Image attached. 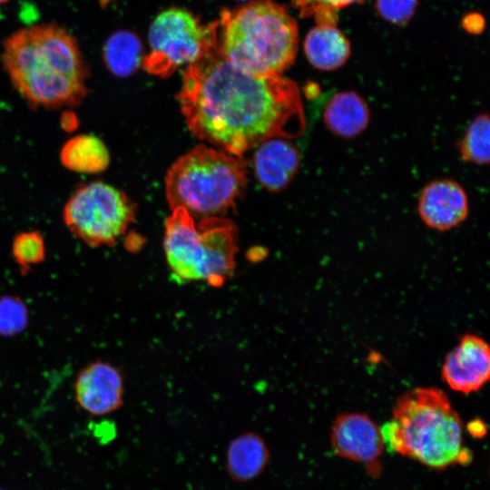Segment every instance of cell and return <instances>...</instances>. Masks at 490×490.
Segmentation results:
<instances>
[{"label":"cell","mask_w":490,"mask_h":490,"mask_svg":"<svg viewBox=\"0 0 490 490\" xmlns=\"http://www.w3.org/2000/svg\"><path fill=\"white\" fill-rule=\"evenodd\" d=\"M178 101L195 136L239 157L265 140L294 138L305 130L297 84L234 66L218 42L187 66Z\"/></svg>","instance_id":"cell-1"},{"label":"cell","mask_w":490,"mask_h":490,"mask_svg":"<svg viewBox=\"0 0 490 490\" xmlns=\"http://www.w3.org/2000/svg\"><path fill=\"white\" fill-rule=\"evenodd\" d=\"M0 60L31 107H72L88 93L90 69L77 39L56 23L16 30L5 39Z\"/></svg>","instance_id":"cell-2"},{"label":"cell","mask_w":490,"mask_h":490,"mask_svg":"<svg viewBox=\"0 0 490 490\" xmlns=\"http://www.w3.org/2000/svg\"><path fill=\"white\" fill-rule=\"evenodd\" d=\"M381 429L385 446L423 465L443 469L467 464L463 426L448 396L436 387H416L396 401L392 417Z\"/></svg>","instance_id":"cell-3"},{"label":"cell","mask_w":490,"mask_h":490,"mask_svg":"<svg viewBox=\"0 0 490 490\" xmlns=\"http://www.w3.org/2000/svg\"><path fill=\"white\" fill-rule=\"evenodd\" d=\"M298 39L296 21L273 1L260 0L221 13L220 52L249 74L279 75L294 62Z\"/></svg>","instance_id":"cell-4"},{"label":"cell","mask_w":490,"mask_h":490,"mask_svg":"<svg viewBox=\"0 0 490 490\" xmlns=\"http://www.w3.org/2000/svg\"><path fill=\"white\" fill-rule=\"evenodd\" d=\"M163 250L177 279L220 287L235 269L237 228L231 220L218 216L196 222L187 210L177 207L165 222Z\"/></svg>","instance_id":"cell-5"},{"label":"cell","mask_w":490,"mask_h":490,"mask_svg":"<svg viewBox=\"0 0 490 490\" xmlns=\"http://www.w3.org/2000/svg\"><path fill=\"white\" fill-rule=\"evenodd\" d=\"M247 184L241 157L200 145L181 156L165 176V194L172 210L182 207L192 216L227 213Z\"/></svg>","instance_id":"cell-6"},{"label":"cell","mask_w":490,"mask_h":490,"mask_svg":"<svg viewBox=\"0 0 490 490\" xmlns=\"http://www.w3.org/2000/svg\"><path fill=\"white\" fill-rule=\"evenodd\" d=\"M135 205L121 190L102 181L77 188L64 208L69 230L91 247L113 246L135 218Z\"/></svg>","instance_id":"cell-7"},{"label":"cell","mask_w":490,"mask_h":490,"mask_svg":"<svg viewBox=\"0 0 490 490\" xmlns=\"http://www.w3.org/2000/svg\"><path fill=\"white\" fill-rule=\"evenodd\" d=\"M218 33V22L203 25L185 9H166L151 24V51L142 65L150 74L169 76L178 67L201 58L217 44Z\"/></svg>","instance_id":"cell-8"},{"label":"cell","mask_w":490,"mask_h":490,"mask_svg":"<svg viewBox=\"0 0 490 490\" xmlns=\"http://www.w3.org/2000/svg\"><path fill=\"white\" fill-rule=\"evenodd\" d=\"M73 388L77 407L93 416L112 414L124 403L122 372L106 360L96 359L81 368Z\"/></svg>","instance_id":"cell-9"},{"label":"cell","mask_w":490,"mask_h":490,"mask_svg":"<svg viewBox=\"0 0 490 490\" xmlns=\"http://www.w3.org/2000/svg\"><path fill=\"white\" fill-rule=\"evenodd\" d=\"M441 376L455 391L470 394L480 390L490 378V348L486 341L476 335H464L446 356Z\"/></svg>","instance_id":"cell-10"},{"label":"cell","mask_w":490,"mask_h":490,"mask_svg":"<svg viewBox=\"0 0 490 490\" xmlns=\"http://www.w3.org/2000/svg\"><path fill=\"white\" fill-rule=\"evenodd\" d=\"M417 212L428 228L438 231L449 230L467 218L468 197L457 181L451 179L435 180L421 190Z\"/></svg>","instance_id":"cell-11"},{"label":"cell","mask_w":490,"mask_h":490,"mask_svg":"<svg viewBox=\"0 0 490 490\" xmlns=\"http://www.w3.org/2000/svg\"><path fill=\"white\" fill-rule=\"evenodd\" d=\"M330 442L339 456L368 465L377 462L385 446L381 429L361 413L338 416L332 425Z\"/></svg>","instance_id":"cell-12"},{"label":"cell","mask_w":490,"mask_h":490,"mask_svg":"<svg viewBox=\"0 0 490 490\" xmlns=\"http://www.w3.org/2000/svg\"><path fill=\"white\" fill-rule=\"evenodd\" d=\"M299 164L298 148L281 138H270L260 142L253 155L255 176L265 189L271 191L286 188Z\"/></svg>","instance_id":"cell-13"},{"label":"cell","mask_w":490,"mask_h":490,"mask_svg":"<svg viewBox=\"0 0 490 490\" xmlns=\"http://www.w3.org/2000/svg\"><path fill=\"white\" fill-rule=\"evenodd\" d=\"M322 118L330 132L350 139L368 128L370 111L364 98L358 93L354 91H341L332 94L326 102Z\"/></svg>","instance_id":"cell-14"},{"label":"cell","mask_w":490,"mask_h":490,"mask_svg":"<svg viewBox=\"0 0 490 490\" xmlns=\"http://www.w3.org/2000/svg\"><path fill=\"white\" fill-rule=\"evenodd\" d=\"M304 51L314 67L332 71L347 62L350 54V44L334 24L318 23L308 33Z\"/></svg>","instance_id":"cell-15"},{"label":"cell","mask_w":490,"mask_h":490,"mask_svg":"<svg viewBox=\"0 0 490 490\" xmlns=\"http://www.w3.org/2000/svg\"><path fill=\"white\" fill-rule=\"evenodd\" d=\"M269 458L264 440L256 433L246 432L236 436L228 446V472L236 481H250L264 470Z\"/></svg>","instance_id":"cell-16"},{"label":"cell","mask_w":490,"mask_h":490,"mask_svg":"<svg viewBox=\"0 0 490 490\" xmlns=\"http://www.w3.org/2000/svg\"><path fill=\"white\" fill-rule=\"evenodd\" d=\"M62 164L78 173L93 174L104 171L110 162L104 142L93 134H79L69 139L60 152Z\"/></svg>","instance_id":"cell-17"},{"label":"cell","mask_w":490,"mask_h":490,"mask_svg":"<svg viewBox=\"0 0 490 490\" xmlns=\"http://www.w3.org/2000/svg\"><path fill=\"white\" fill-rule=\"evenodd\" d=\"M143 48L139 37L128 30L112 34L103 48L106 68L114 75L126 77L135 73L143 60Z\"/></svg>","instance_id":"cell-18"},{"label":"cell","mask_w":490,"mask_h":490,"mask_svg":"<svg viewBox=\"0 0 490 490\" xmlns=\"http://www.w3.org/2000/svg\"><path fill=\"white\" fill-rule=\"evenodd\" d=\"M461 159L485 165L490 161V123L486 113L478 114L467 126L458 143Z\"/></svg>","instance_id":"cell-19"},{"label":"cell","mask_w":490,"mask_h":490,"mask_svg":"<svg viewBox=\"0 0 490 490\" xmlns=\"http://www.w3.org/2000/svg\"><path fill=\"white\" fill-rule=\"evenodd\" d=\"M15 261L23 273L33 266L40 264L45 258L44 238L38 231H26L17 234L12 243Z\"/></svg>","instance_id":"cell-20"},{"label":"cell","mask_w":490,"mask_h":490,"mask_svg":"<svg viewBox=\"0 0 490 490\" xmlns=\"http://www.w3.org/2000/svg\"><path fill=\"white\" fill-rule=\"evenodd\" d=\"M25 303L16 296L0 298V335L12 337L21 333L28 323Z\"/></svg>","instance_id":"cell-21"},{"label":"cell","mask_w":490,"mask_h":490,"mask_svg":"<svg viewBox=\"0 0 490 490\" xmlns=\"http://www.w3.org/2000/svg\"><path fill=\"white\" fill-rule=\"evenodd\" d=\"M417 5V0H377L378 14L387 21L403 24L410 20Z\"/></svg>","instance_id":"cell-22"},{"label":"cell","mask_w":490,"mask_h":490,"mask_svg":"<svg viewBox=\"0 0 490 490\" xmlns=\"http://www.w3.org/2000/svg\"><path fill=\"white\" fill-rule=\"evenodd\" d=\"M362 0H294L301 13L330 14L336 9L346 7Z\"/></svg>","instance_id":"cell-23"},{"label":"cell","mask_w":490,"mask_h":490,"mask_svg":"<svg viewBox=\"0 0 490 490\" xmlns=\"http://www.w3.org/2000/svg\"><path fill=\"white\" fill-rule=\"evenodd\" d=\"M8 0H0V5L6 3Z\"/></svg>","instance_id":"cell-24"},{"label":"cell","mask_w":490,"mask_h":490,"mask_svg":"<svg viewBox=\"0 0 490 490\" xmlns=\"http://www.w3.org/2000/svg\"><path fill=\"white\" fill-rule=\"evenodd\" d=\"M240 1H245V0H240Z\"/></svg>","instance_id":"cell-25"},{"label":"cell","mask_w":490,"mask_h":490,"mask_svg":"<svg viewBox=\"0 0 490 490\" xmlns=\"http://www.w3.org/2000/svg\"><path fill=\"white\" fill-rule=\"evenodd\" d=\"M0 490H3L2 488H0Z\"/></svg>","instance_id":"cell-26"}]
</instances>
